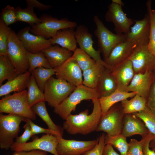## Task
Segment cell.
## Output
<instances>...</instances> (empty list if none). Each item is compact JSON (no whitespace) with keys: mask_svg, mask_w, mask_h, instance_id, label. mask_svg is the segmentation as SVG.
I'll list each match as a JSON object with an SVG mask.
<instances>
[{"mask_svg":"<svg viewBox=\"0 0 155 155\" xmlns=\"http://www.w3.org/2000/svg\"><path fill=\"white\" fill-rule=\"evenodd\" d=\"M93 105L92 113L89 114L88 109L78 114L69 115L63 123V128L68 133L72 135H86L96 131L102 116V111L99 98L92 100Z\"/></svg>","mask_w":155,"mask_h":155,"instance_id":"6da1fadb","label":"cell"},{"mask_svg":"<svg viewBox=\"0 0 155 155\" xmlns=\"http://www.w3.org/2000/svg\"><path fill=\"white\" fill-rule=\"evenodd\" d=\"M95 98H100L97 89L82 84L76 87L68 97L54 108L53 112L65 120L72 111H75L77 105L82 101Z\"/></svg>","mask_w":155,"mask_h":155,"instance_id":"7a4b0ae2","label":"cell"},{"mask_svg":"<svg viewBox=\"0 0 155 155\" xmlns=\"http://www.w3.org/2000/svg\"><path fill=\"white\" fill-rule=\"evenodd\" d=\"M27 93V90H25L3 96L0 100V113L15 115L35 120L36 114L29 105Z\"/></svg>","mask_w":155,"mask_h":155,"instance_id":"3957f363","label":"cell"},{"mask_svg":"<svg viewBox=\"0 0 155 155\" xmlns=\"http://www.w3.org/2000/svg\"><path fill=\"white\" fill-rule=\"evenodd\" d=\"M76 86L64 80L51 76L46 82L44 89V101L54 108L73 91Z\"/></svg>","mask_w":155,"mask_h":155,"instance_id":"277c9868","label":"cell"},{"mask_svg":"<svg viewBox=\"0 0 155 155\" xmlns=\"http://www.w3.org/2000/svg\"><path fill=\"white\" fill-rule=\"evenodd\" d=\"M39 18L40 22L31 26L30 31L33 34L41 36L46 39L53 37L60 30L77 26L75 22L66 18L59 19L46 14L42 15Z\"/></svg>","mask_w":155,"mask_h":155,"instance_id":"5b68a950","label":"cell"},{"mask_svg":"<svg viewBox=\"0 0 155 155\" xmlns=\"http://www.w3.org/2000/svg\"><path fill=\"white\" fill-rule=\"evenodd\" d=\"M93 20L96 27L94 34L98 39L99 50L105 59L116 46L126 40V35L113 33L105 26L97 16H94Z\"/></svg>","mask_w":155,"mask_h":155,"instance_id":"8992f818","label":"cell"},{"mask_svg":"<svg viewBox=\"0 0 155 155\" xmlns=\"http://www.w3.org/2000/svg\"><path fill=\"white\" fill-rule=\"evenodd\" d=\"M24 117L14 114H0V148H10L20 131V125Z\"/></svg>","mask_w":155,"mask_h":155,"instance_id":"52a82bcc","label":"cell"},{"mask_svg":"<svg viewBox=\"0 0 155 155\" xmlns=\"http://www.w3.org/2000/svg\"><path fill=\"white\" fill-rule=\"evenodd\" d=\"M27 54V51L22 42L11 30L8 42L7 55L19 75L28 71Z\"/></svg>","mask_w":155,"mask_h":155,"instance_id":"ba28073f","label":"cell"},{"mask_svg":"<svg viewBox=\"0 0 155 155\" xmlns=\"http://www.w3.org/2000/svg\"><path fill=\"white\" fill-rule=\"evenodd\" d=\"M118 103L102 115L96 131H103L111 136L121 133L125 114L121 104Z\"/></svg>","mask_w":155,"mask_h":155,"instance_id":"9c48e42d","label":"cell"},{"mask_svg":"<svg viewBox=\"0 0 155 155\" xmlns=\"http://www.w3.org/2000/svg\"><path fill=\"white\" fill-rule=\"evenodd\" d=\"M58 137L51 134H46L40 138L24 144L14 142L10 149L15 152L38 150L50 152L53 155H59L56 150L59 143Z\"/></svg>","mask_w":155,"mask_h":155,"instance_id":"30bf717a","label":"cell"},{"mask_svg":"<svg viewBox=\"0 0 155 155\" xmlns=\"http://www.w3.org/2000/svg\"><path fill=\"white\" fill-rule=\"evenodd\" d=\"M128 59L132 63L135 74L152 71L155 66V56L147 45L135 47Z\"/></svg>","mask_w":155,"mask_h":155,"instance_id":"8fae6325","label":"cell"},{"mask_svg":"<svg viewBox=\"0 0 155 155\" xmlns=\"http://www.w3.org/2000/svg\"><path fill=\"white\" fill-rule=\"evenodd\" d=\"M122 6L112 2L108 6V9L105 14V19L106 21L113 23L117 34L126 35L129 32L133 22L132 19L128 18L123 11Z\"/></svg>","mask_w":155,"mask_h":155,"instance_id":"7c38bea8","label":"cell"},{"mask_svg":"<svg viewBox=\"0 0 155 155\" xmlns=\"http://www.w3.org/2000/svg\"><path fill=\"white\" fill-rule=\"evenodd\" d=\"M75 36L77 43L80 48L86 52L96 62L99 63L106 68L110 69V67L102 60L99 50H96L93 47L94 41L92 35L88 28L84 25L77 26Z\"/></svg>","mask_w":155,"mask_h":155,"instance_id":"4fadbf2b","label":"cell"},{"mask_svg":"<svg viewBox=\"0 0 155 155\" xmlns=\"http://www.w3.org/2000/svg\"><path fill=\"white\" fill-rule=\"evenodd\" d=\"M59 143L56 148L59 155H82L93 148L97 144L98 139L89 141L66 140L58 137Z\"/></svg>","mask_w":155,"mask_h":155,"instance_id":"5bb4252c","label":"cell"},{"mask_svg":"<svg viewBox=\"0 0 155 155\" xmlns=\"http://www.w3.org/2000/svg\"><path fill=\"white\" fill-rule=\"evenodd\" d=\"M31 27L28 26L20 30L16 34L27 51L33 53L42 52L52 45L50 38L30 33Z\"/></svg>","mask_w":155,"mask_h":155,"instance_id":"9a60e30c","label":"cell"},{"mask_svg":"<svg viewBox=\"0 0 155 155\" xmlns=\"http://www.w3.org/2000/svg\"><path fill=\"white\" fill-rule=\"evenodd\" d=\"M71 57L61 65L54 68L55 75L56 78L77 87L83 84L82 71L76 62Z\"/></svg>","mask_w":155,"mask_h":155,"instance_id":"2e32d148","label":"cell"},{"mask_svg":"<svg viewBox=\"0 0 155 155\" xmlns=\"http://www.w3.org/2000/svg\"><path fill=\"white\" fill-rule=\"evenodd\" d=\"M135 23L131 27L129 32L126 35V40L135 47L148 45L149 40L150 23L149 15H145L140 20H134Z\"/></svg>","mask_w":155,"mask_h":155,"instance_id":"e0dca14e","label":"cell"},{"mask_svg":"<svg viewBox=\"0 0 155 155\" xmlns=\"http://www.w3.org/2000/svg\"><path fill=\"white\" fill-rule=\"evenodd\" d=\"M155 80L153 71L135 74L125 91L135 92L146 99Z\"/></svg>","mask_w":155,"mask_h":155,"instance_id":"ac0fdd59","label":"cell"},{"mask_svg":"<svg viewBox=\"0 0 155 155\" xmlns=\"http://www.w3.org/2000/svg\"><path fill=\"white\" fill-rule=\"evenodd\" d=\"M111 70L115 80L117 89L125 91L135 75L131 61L128 59Z\"/></svg>","mask_w":155,"mask_h":155,"instance_id":"d6986e66","label":"cell"},{"mask_svg":"<svg viewBox=\"0 0 155 155\" xmlns=\"http://www.w3.org/2000/svg\"><path fill=\"white\" fill-rule=\"evenodd\" d=\"M133 113L125 114L121 134L126 137L135 135L143 136L149 133L144 123Z\"/></svg>","mask_w":155,"mask_h":155,"instance_id":"ffe728a7","label":"cell"},{"mask_svg":"<svg viewBox=\"0 0 155 155\" xmlns=\"http://www.w3.org/2000/svg\"><path fill=\"white\" fill-rule=\"evenodd\" d=\"M135 47L131 42L126 40L116 46L108 57L104 61L111 70L115 66L128 59Z\"/></svg>","mask_w":155,"mask_h":155,"instance_id":"44dd1931","label":"cell"},{"mask_svg":"<svg viewBox=\"0 0 155 155\" xmlns=\"http://www.w3.org/2000/svg\"><path fill=\"white\" fill-rule=\"evenodd\" d=\"M51 68L61 65L72 55V52L65 48L52 45L42 51Z\"/></svg>","mask_w":155,"mask_h":155,"instance_id":"7402d4cb","label":"cell"},{"mask_svg":"<svg viewBox=\"0 0 155 155\" xmlns=\"http://www.w3.org/2000/svg\"><path fill=\"white\" fill-rule=\"evenodd\" d=\"M50 39L52 45L59 44L72 52H74L77 48L75 32L73 28L60 30Z\"/></svg>","mask_w":155,"mask_h":155,"instance_id":"603a6c76","label":"cell"},{"mask_svg":"<svg viewBox=\"0 0 155 155\" xmlns=\"http://www.w3.org/2000/svg\"><path fill=\"white\" fill-rule=\"evenodd\" d=\"M31 75V73L28 71L0 86V96H5L12 92H19L25 90Z\"/></svg>","mask_w":155,"mask_h":155,"instance_id":"cb8c5ba5","label":"cell"},{"mask_svg":"<svg viewBox=\"0 0 155 155\" xmlns=\"http://www.w3.org/2000/svg\"><path fill=\"white\" fill-rule=\"evenodd\" d=\"M136 93L133 92H127L117 89L110 95L101 97L99 99L101 106L102 115L106 113L113 105L129 98L134 96Z\"/></svg>","mask_w":155,"mask_h":155,"instance_id":"d4e9b609","label":"cell"},{"mask_svg":"<svg viewBox=\"0 0 155 155\" xmlns=\"http://www.w3.org/2000/svg\"><path fill=\"white\" fill-rule=\"evenodd\" d=\"M96 89L100 98L110 95L117 89L115 80L110 69L104 68Z\"/></svg>","mask_w":155,"mask_h":155,"instance_id":"484cf974","label":"cell"},{"mask_svg":"<svg viewBox=\"0 0 155 155\" xmlns=\"http://www.w3.org/2000/svg\"><path fill=\"white\" fill-rule=\"evenodd\" d=\"M31 108L34 112L45 122L49 129L56 133L59 137H62L64 130L63 127L56 125L53 122L47 111L45 102H38Z\"/></svg>","mask_w":155,"mask_h":155,"instance_id":"4316f807","label":"cell"},{"mask_svg":"<svg viewBox=\"0 0 155 155\" xmlns=\"http://www.w3.org/2000/svg\"><path fill=\"white\" fill-rule=\"evenodd\" d=\"M105 67L102 64L96 62L93 66L83 71V84L90 88L96 89Z\"/></svg>","mask_w":155,"mask_h":155,"instance_id":"83f0119b","label":"cell"},{"mask_svg":"<svg viewBox=\"0 0 155 155\" xmlns=\"http://www.w3.org/2000/svg\"><path fill=\"white\" fill-rule=\"evenodd\" d=\"M19 74L7 55H0V86L5 80H12Z\"/></svg>","mask_w":155,"mask_h":155,"instance_id":"f1b7e54d","label":"cell"},{"mask_svg":"<svg viewBox=\"0 0 155 155\" xmlns=\"http://www.w3.org/2000/svg\"><path fill=\"white\" fill-rule=\"evenodd\" d=\"M27 88V100L31 107L38 102H45L44 93L38 87L34 76L31 73Z\"/></svg>","mask_w":155,"mask_h":155,"instance_id":"f546056e","label":"cell"},{"mask_svg":"<svg viewBox=\"0 0 155 155\" xmlns=\"http://www.w3.org/2000/svg\"><path fill=\"white\" fill-rule=\"evenodd\" d=\"M124 114L138 112L144 109L146 106V99L136 94L131 99H126L121 102Z\"/></svg>","mask_w":155,"mask_h":155,"instance_id":"4dcf8cb0","label":"cell"},{"mask_svg":"<svg viewBox=\"0 0 155 155\" xmlns=\"http://www.w3.org/2000/svg\"><path fill=\"white\" fill-rule=\"evenodd\" d=\"M16 17L17 21L25 22L31 26L39 23L41 20L34 13V8L27 6L24 9L19 6L16 8Z\"/></svg>","mask_w":155,"mask_h":155,"instance_id":"1f68e13d","label":"cell"},{"mask_svg":"<svg viewBox=\"0 0 155 155\" xmlns=\"http://www.w3.org/2000/svg\"><path fill=\"white\" fill-rule=\"evenodd\" d=\"M31 73L34 76L40 89L44 92V86L46 82L51 76L55 75V71L54 68H47L40 67L32 70Z\"/></svg>","mask_w":155,"mask_h":155,"instance_id":"d6a6232c","label":"cell"},{"mask_svg":"<svg viewBox=\"0 0 155 155\" xmlns=\"http://www.w3.org/2000/svg\"><path fill=\"white\" fill-rule=\"evenodd\" d=\"M105 145L109 144L117 149L121 155H126L128 152V143L126 137L121 133L115 135H105Z\"/></svg>","mask_w":155,"mask_h":155,"instance_id":"836d02e7","label":"cell"},{"mask_svg":"<svg viewBox=\"0 0 155 155\" xmlns=\"http://www.w3.org/2000/svg\"><path fill=\"white\" fill-rule=\"evenodd\" d=\"M133 114L143 121L149 133L155 136V113L146 106L143 110Z\"/></svg>","mask_w":155,"mask_h":155,"instance_id":"e575fe53","label":"cell"},{"mask_svg":"<svg viewBox=\"0 0 155 155\" xmlns=\"http://www.w3.org/2000/svg\"><path fill=\"white\" fill-rule=\"evenodd\" d=\"M71 58L75 60L83 71L93 66L96 62L80 48H77Z\"/></svg>","mask_w":155,"mask_h":155,"instance_id":"d590c367","label":"cell"},{"mask_svg":"<svg viewBox=\"0 0 155 155\" xmlns=\"http://www.w3.org/2000/svg\"><path fill=\"white\" fill-rule=\"evenodd\" d=\"M27 55L29 66L28 71L31 73L38 67L51 68L42 52L33 53L27 51Z\"/></svg>","mask_w":155,"mask_h":155,"instance_id":"8d00e7d4","label":"cell"},{"mask_svg":"<svg viewBox=\"0 0 155 155\" xmlns=\"http://www.w3.org/2000/svg\"><path fill=\"white\" fill-rule=\"evenodd\" d=\"M146 5L150 23L149 40L148 46L150 51L155 56V18L152 11V1H147Z\"/></svg>","mask_w":155,"mask_h":155,"instance_id":"74e56055","label":"cell"},{"mask_svg":"<svg viewBox=\"0 0 155 155\" xmlns=\"http://www.w3.org/2000/svg\"><path fill=\"white\" fill-rule=\"evenodd\" d=\"M11 29L0 18V55H7L8 42Z\"/></svg>","mask_w":155,"mask_h":155,"instance_id":"f35d334b","label":"cell"},{"mask_svg":"<svg viewBox=\"0 0 155 155\" xmlns=\"http://www.w3.org/2000/svg\"><path fill=\"white\" fill-rule=\"evenodd\" d=\"M1 16L0 18L8 26L17 21L16 8L9 5L2 9Z\"/></svg>","mask_w":155,"mask_h":155,"instance_id":"ab89813d","label":"cell"},{"mask_svg":"<svg viewBox=\"0 0 155 155\" xmlns=\"http://www.w3.org/2000/svg\"><path fill=\"white\" fill-rule=\"evenodd\" d=\"M143 140L131 139L128 143L127 153L131 155H144L143 152Z\"/></svg>","mask_w":155,"mask_h":155,"instance_id":"60d3db41","label":"cell"},{"mask_svg":"<svg viewBox=\"0 0 155 155\" xmlns=\"http://www.w3.org/2000/svg\"><path fill=\"white\" fill-rule=\"evenodd\" d=\"M23 121L28 123L29 125L33 135L38 134L44 133L46 134H51L59 137L56 133L48 128L47 129L44 128L36 125L30 119L24 117Z\"/></svg>","mask_w":155,"mask_h":155,"instance_id":"b9f144b4","label":"cell"},{"mask_svg":"<svg viewBox=\"0 0 155 155\" xmlns=\"http://www.w3.org/2000/svg\"><path fill=\"white\" fill-rule=\"evenodd\" d=\"M105 135L104 133H102L98 138V141L96 146L82 155H102L103 149L105 145L104 142Z\"/></svg>","mask_w":155,"mask_h":155,"instance_id":"7bdbcfd3","label":"cell"},{"mask_svg":"<svg viewBox=\"0 0 155 155\" xmlns=\"http://www.w3.org/2000/svg\"><path fill=\"white\" fill-rule=\"evenodd\" d=\"M155 136L150 133L142 136L143 140V152L144 155H155V151L150 148L151 141Z\"/></svg>","mask_w":155,"mask_h":155,"instance_id":"ee69618b","label":"cell"},{"mask_svg":"<svg viewBox=\"0 0 155 155\" xmlns=\"http://www.w3.org/2000/svg\"><path fill=\"white\" fill-rule=\"evenodd\" d=\"M24 131L20 136H18L16 138L15 142L18 144H23L26 143L30 137L32 136L31 127L27 123L24 126Z\"/></svg>","mask_w":155,"mask_h":155,"instance_id":"f6af8a7d","label":"cell"},{"mask_svg":"<svg viewBox=\"0 0 155 155\" xmlns=\"http://www.w3.org/2000/svg\"><path fill=\"white\" fill-rule=\"evenodd\" d=\"M146 106L155 113V80L151 86L146 98Z\"/></svg>","mask_w":155,"mask_h":155,"instance_id":"bcb514c9","label":"cell"},{"mask_svg":"<svg viewBox=\"0 0 155 155\" xmlns=\"http://www.w3.org/2000/svg\"><path fill=\"white\" fill-rule=\"evenodd\" d=\"M26 3L27 6L36 8L40 10H47L52 7L51 5H44L36 0H26Z\"/></svg>","mask_w":155,"mask_h":155,"instance_id":"7dc6e473","label":"cell"},{"mask_svg":"<svg viewBox=\"0 0 155 155\" xmlns=\"http://www.w3.org/2000/svg\"><path fill=\"white\" fill-rule=\"evenodd\" d=\"M19 155H48L47 152L38 150H34L29 151L17 152Z\"/></svg>","mask_w":155,"mask_h":155,"instance_id":"c3c4849f","label":"cell"},{"mask_svg":"<svg viewBox=\"0 0 155 155\" xmlns=\"http://www.w3.org/2000/svg\"><path fill=\"white\" fill-rule=\"evenodd\" d=\"M102 155H121L117 153L114 149L113 146L109 144L105 145Z\"/></svg>","mask_w":155,"mask_h":155,"instance_id":"681fc988","label":"cell"},{"mask_svg":"<svg viewBox=\"0 0 155 155\" xmlns=\"http://www.w3.org/2000/svg\"><path fill=\"white\" fill-rule=\"evenodd\" d=\"M150 147L152 148V149L155 151V137L151 141L150 143Z\"/></svg>","mask_w":155,"mask_h":155,"instance_id":"f907efd6","label":"cell"},{"mask_svg":"<svg viewBox=\"0 0 155 155\" xmlns=\"http://www.w3.org/2000/svg\"><path fill=\"white\" fill-rule=\"evenodd\" d=\"M152 11L154 16L155 18V9H152Z\"/></svg>","mask_w":155,"mask_h":155,"instance_id":"816d5d0a","label":"cell"},{"mask_svg":"<svg viewBox=\"0 0 155 155\" xmlns=\"http://www.w3.org/2000/svg\"><path fill=\"white\" fill-rule=\"evenodd\" d=\"M12 155H19L17 152H15Z\"/></svg>","mask_w":155,"mask_h":155,"instance_id":"f5cc1de1","label":"cell"},{"mask_svg":"<svg viewBox=\"0 0 155 155\" xmlns=\"http://www.w3.org/2000/svg\"><path fill=\"white\" fill-rule=\"evenodd\" d=\"M153 71V72H154V77L155 79V71Z\"/></svg>","mask_w":155,"mask_h":155,"instance_id":"db71d44e","label":"cell"},{"mask_svg":"<svg viewBox=\"0 0 155 155\" xmlns=\"http://www.w3.org/2000/svg\"><path fill=\"white\" fill-rule=\"evenodd\" d=\"M153 71H155V66H154Z\"/></svg>","mask_w":155,"mask_h":155,"instance_id":"11a10c76","label":"cell"},{"mask_svg":"<svg viewBox=\"0 0 155 155\" xmlns=\"http://www.w3.org/2000/svg\"><path fill=\"white\" fill-rule=\"evenodd\" d=\"M126 155H131L130 154H129L128 153H127V154Z\"/></svg>","mask_w":155,"mask_h":155,"instance_id":"9f6ffc18","label":"cell"}]
</instances>
